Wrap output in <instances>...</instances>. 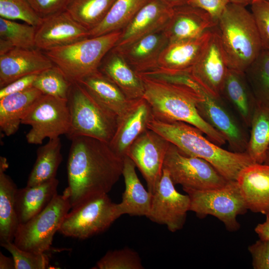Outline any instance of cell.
Masks as SVG:
<instances>
[{
    "mask_svg": "<svg viewBox=\"0 0 269 269\" xmlns=\"http://www.w3.org/2000/svg\"><path fill=\"white\" fill-rule=\"evenodd\" d=\"M217 25L207 12L187 3L173 8L163 30L171 43L197 38Z\"/></svg>",
    "mask_w": 269,
    "mask_h": 269,
    "instance_id": "cell-19",
    "label": "cell"
},
{
    "mask_svg": "<svg viewBox=\"0 0 269 269\" xmlns=\"http://www.w3.org/2000/svg\"><path fill=\"white\" fill-rule=\"evenodd\" d=\"M71 0H28L41 18L65 10Z\"/></svg>",
    "mask_w": 269,
    "mask_h": 269,
    "instance_id": "cell-42",
    "label": "cell"
},
{
    "mask_svg": "<svg viewBox=\"0 0 269 269\" xmlns=\"http://www.w3.org/2000/svg\"><path fill=\"white\" fill-rule=\"evenodd\" d=\"M36 27L26 23L0 17V38L15 48H36Z\"/></svg>",
    "mask_w": 269,
    "mask_h": 269,
    "instance_id": "cell-37",
    "label": "cell"
},
{
    "mask_svg": "<svg viewBox=\"0 0 269 269\" xmlns=\"http://www.w3.org/2000/svg\"><path fill=\"white\" fill-rule=\"evenodd\" d=\"M254 269H269V241L260 239L250 246Z\"/></svg>",
    "mask_w": 269,
    "mask_h": 269,
    "instance_id": "cell-43",
    "label": "cell"
},
{
    "mask_svg": "<svg viewBox=\"0 0 269 269\" xmlns=\"http://www.w3.org/2000/svg\"><path fill=\"white\" fill-rule=\"evenodd\" d=\"M11 255L15 269H45L50 267L49 258L44 253H34L23 250L13 242L0 244Z\"/></svg>",
    "mask_w": 269,
    "mask_h": 269,
    "instance_id": "cell-40",
    "label": "cell"
},
{
    "mask_svg": "<svg viewBox=\"0 0 269 269\" xmlns=\"http://www.w3.org/2000/svg\"><path fill=\"white\" fill-rule=\"evenodd\" d=\"M172 8L159 0H149L122 30L114 49L123 48L139 38L163 30L173 13Z\"/></svg>",
    "mask_w": 269,
    "mask_h": 269,
    "instance_id": "cell-17",
    "label": "cell"
},
{
    "mask_svg": "<svg viewBox=\"0 0 269 269\" xmlns=\"http://www.w3.org/2000/svg\"><path fill=\"white\" fill-rule=\"evenodd\" d=\"M169 6L174 8L187 4L189 0H159Z\"/></svg>",
    "mask_w": 269,
    "mask_h": 269,
    "instance_id": "cell-49",
    "label": "cell"
},
{
    "mask_svg": "<svg viewBox=\"0 0 269 269\" xmlns=\"http://www.w3.org/2000/svg\"><path fill=\"white\" fill-rule=\"evenodd\" d=\"M250 128L246 152L255 163H263L269 147V107L257 103Z\"/></svg>",
    "mask_w": 269,
    "mask_h": 269,
    "instance_id": "cell-32",
    "label": "cell"
},
{
    "mask_svg": "<svg viewBox=\"0 0 269 269\" xmlns=\"http://www.w3.org/2000/svg\"><path fill=\"white\" fill-rule=\"evenodd\" d=\"M267 0L269 1V0Z\"/></svg>",
    "mask_w": 269,
    "mask_h": 269,
    "instance_id": "cell-53",
    "label": "cell"
},
{
    "mask_svg": "<svg viewBox=\"0 0 269 269\" xmlns=\"http://www.w3.org/2000/svg\"><path fill=\"white\" fill-rule=\"evenodd\" d=\"M0 16L9 20H21L36 28L43 19L28 0H0Z\"/></svg>",
    "mask_w": 269,
    "mask_h": 269,
    "instance_id": "cell-39",
    "label": "cell"
},
{
    "mask_svg": "<svg viewBox=\"0 0 269 269\" xmlns=\"http://www.w3.org/2000/svg\"><path fill=\"white\" fill-rule=\"evenodd\" d=\"M99 70L132 100L143 98L144 87L139 75L124 58L112 49L102 60Z\"/></svg>",
    "mask_w": 269,
    "mask_h": 269,
    "instance_id": "cell-26",
    "label": "cell"
},
{
    "mask_svg": "<svg viewBox=\"0 0 269 269\" xmlns=\"http://www.w3.org/2000/svg\"><path fill=\"white\" fill-rule=\"evenodd\" d=\"M72 83L63 71L54 64L37 75L33 87L43 95L67 100Z\"/></svg>",
    "mask_w": 269,
    "mask_h": 269,
    "instance_id": "cell-36",
    "label": "cell"
},
{
    "mask_svg": "<svg viewBox=\"0 0 269 269\" xmlns=\"http://www.w3.org/2000/svg\"><path fill=\"white\" fill-rule=\"evenodd\" d=\"M71 209L67 191L57 194L40 212L26 222L20 224L13 240L19 248L44 253L51 248L54 235Z\"/></svg>",
    "mask_w": 269,
    "mask_h": 269,
    "instance_id": "cell-7",
    "label": "cell"
},
{
    "mask_svg": "<svg viewBox=\"0 0 269 269\" xmlns=\"http://www.w3.org/2000/svg\"><path fill=\"white\" fill-rule=\"evenodd\" d=\"M168 172L163 168L160 180L152 194L150 209L146 216L151 221L166 225L171 232L181 230L190 211L188 194L178 192Z\"/></svg>",
    "mask_w": 269,
    "mask_h": 269,
    "instance_id": "cell-13",
    "label": "cell"
},
{
    "mask_svg": "<svg viewBox=\"0 0 269 269\" xmlns=\"http://www.w3.org/2000/svg\"><path fill=\"white\" fill-rule=\"evenodd\" d=\"M149 0H116L102 21L89 31V37L122 30Z\"/></svg>",
    "mask_w": 269,
    "mask_h": 269,
    "instance_id": "cell-33",
    "label": "cell"
},
{
    "mask_svg": "<svg viewBox=\"0 0 269 269\" xmlns=\"http://www.w3.org/2000/svg\"><path fill=\"white\" fill-rule=\"evenodd\" d=\"M236 181L248 209L269 214V165L251 164L241 171Z\"/></svg>",
    "mask_w": 269,
    "mask_h": 269,
    "instance_id": "cell-22",
    "label": "cell"
},
{
    "mask_svg": "<svg viewBox=\"0 0 269 269\" xmlns=\"http://www.w3.org/2000/svg\"><path fill=\"white\" fill-rule=\"evenodd\" d=\"M212 29L194 39L168 43L161 52L155 69L171 73L190 72L207 47Z\"/></svg>",
    "mask_w": 269,
    "mask_h": 269,
    "instance_id": "cell-20",
    "label": "cell"
},
{
    "mask_svg": "<svg viewBox=\"0 0 269 269\" xmlns=\"http://www.w3.org/2000/svg\"><path fill=\"white\" fill-rule=\"evenodd\" d=\"M67 173L69 199L73 208L94 197L108 194L119 180L124 158L108 143L88 136L71 139Z\"/></svg>",
    "mask_w": 269,
    "mask_h": 269,
    "instance_id": "cell-1",
    "label": "cell"
},
{
    "mask_svg": "<svg viewBox=\"0 0 269 269\" xmlns=\"http://www.w3.org/2000/svg\"><path fill=\"white\" fill-rule=\"evenodd\" d=\"M163 30L146 35L123 48L112 50L120 53L137 74L148 72L157 68L158 58L169 43Z\"/></svg>",
    "mask_w": 269,
    "mask_h": 269,
    "instance_id": "cell-23",
    "label": "cell"
},
{
    "mask_svg": "<svg viewBox=\"0 0 269 269\" xmlns=\"http://www.w3.org/2000/svg\"><path fill=\"white\" fill-rule=\"evenodd\" d=\"M229 3V0H189L188 4L205 11L218 22Z\"/></svg>",
    "mask_w": 269,
    "mask_h": 269,
    "instance_id": "cell-44",
    "label": "cell"
},
{
    "mask_svg": "<svg viewBox=\"0 0 269 269\" xmlns=\"http://www.w3.org/2000/svg\"><path fill=\"white\" fill-rule=\"evenodd\" d=\"M183 189L190 199V211L198 217L212 215L222 222L229 231L239 230L237 217L248 209L237 181H229L223 187L210 190Z\"/></svg>",
    "mask_w": 269,
    "mask_h": 269,
    "instance_id": "cell-8",
    "label": "cell"
},
{
    "mask_svg": "<svg viewBox=\"0 0 269 269\" xmlns=\"http://www.w3.org/2000/svg\"><path fill=\"white\" fill-rule=\"evenodd\" d=\"M244 73L257 103L269 107V50L263 48Z\"/></svg>",
    "mask_w": 269,
    "mask_h": 269,
    "instance_id": "cell-35",
    "label": "cell"
},
{
    "mask_svg": "<svg viewBox=\"0 0 269 269\" xmlns=\"http://www.w3.org/2000/svg\"><path fill=\"white\" fill-rule=\"evenodd\" d=\"M38 74H31L19 78L1 88L0 99L8 95L20 92L32 87Z\"/></svg>",
    "mask_w": 269,
    "mask_h": 269,
    "instance_id": "cell-45",
    "label": "cell"
},
{
    "mask_svg": "<svg viewBox=\"0 0 269 269\" xmlns=\"http://www.w3.org/2000/svg\"><path fill=\"white\" fill-rule=\"evenodd\" d=\"M255 231L260 239L269 241V215H266V221L258 224L255 228Z\"/></svg>",
    "mask_w": 269,
    "mask_h": 269,
    "instance_id": "cell-46",
    "label": "cell"
},
{
    "mask_svg": "<svg viewBox=\"0 0 269 269\" xmlns=\"http://www.w3.org/2000/svg\"><path fill=\"white\" fill-rule=\"evenodd\" d=\"M14 48L8 41L0 38V55L5 54Z\"/></svg>",
    "mask_w": 269,
    "mask_h": 269,
    "instance_id": "cell-48",
    "label": "cell"
},
{
    "mask_svg": "<svg viewBox=\"0 0 269 269\" xmlns=\"http://www.w3.org/2000/svg\"><path fill=\"white\" fill-rule=\"evenodd\" d=\"M0 269H15V263L12 257H7L0 252Z\"/></svg>",
    "mask_w": 269,
    "mask_h": 269,
    "instance_id": "cell-47",
    "label": "cell"
},
{
    "mask_svg": "<svg viewBox=\"0 0 269 269\" xmlns=\"http://www.w3.org/2000/svg\"><path fill=\"white\" fill-rule=\"evenodd\" d=\"M122 215L120 204L103 194L71 209L58 232L65 237L86 239L105 231Z\"/></svg>",
    "mask_w": 269,
    "mask_h": 269,
    "instance_id": "cell-9",
    "label": "cell"
},
{
    "mask_svg": "<svg viewBox=\"0 0 269 269\" xmlns=\"http://www.w3.org/2000/svg\"><path fill=\"white\" fill-rule=\"evenodd\" d=\"M77 82L100 104L118 118L122 116L135 100L128 99L121 89L99 70Z\"/></svg>",
    "mask_w": 269,
    "mask_h": 269,
    "instance_id": "cell-25",
    "label": "cell"
},
{
    "mask_svg": "<svg viewBox=\"0 0 269 269\" xmlns=\"http://www.w3.org/2000/svg\"><path fill=\"white\" fill-rule=\"evenodd\" d=\"M94 269H143L144 267L138 254L125 248L109 251L96 263Z\"/></svg>",
    "mask_w": 269,
    "mask_h": 269,
    "instance_id": "cell-38",
    "label": "cell"
},
{
    "mask_svg": "<svg viewBox=\"0 0 269 269\" xmlns=\"http://www.w3.org/2000/svg\"><path fill=\"white\" fill-rule=\"evenodd\" d=\"M6 158H0V243L13 242L19 223L17 216L15 196L17 188L5 171Z\"/></svg>",
    "mask_w": 269,
    "mask_h": 269,
    "instance_id": "cell-30",
    "label": "cell"
},
{
    "mask_svg": "<svg viewBox=\"0 0 269 269\" xmlns=\"http://www.w3.org/2000/svg\"><path fill=\"white\" fill-rule=\"evenodd\" d=\"M139 75L144 87L143 98L150 105L154 119L165 122H185L200 129L220 146L226 142L224 136L199 115L196 108L199 94L195 90Z\"/></svg>",
    "mask_w": 269,
    "mask_h": 269,
    "instance_id": "cell-3",
    "label": "cell"
},
{
    "mask_svg": "<svg viewBox=\"0 0 269 269\" xmlns=\"http://www.w3.org/2000/svg\"><path fill=\"white\" fill-rule=\"evenodd\" d=\"M265 164L269 165V147L267 150L266 157L264 160V163Z\"/></svg>",
    "mask_w": 269,
    "mask_h": 269,
    "instance_id": "cell-51",
    "label": "cell"
},
{
    "mask_svg": "<svg viewBox=\"0 0 269 269\" xmlns=\"http://www.w3.org/2000/svg\"><path fill=\"white\" fill-rule=\"evenodd\" d=\"M135 167L130 157L126 156L124 158L122 175L125 189L119 204L123 215L146 217L150 209L152 194L146 190L140 181Z\"/></svg>",
    "mask_w": 269,
    "mask_h": 269,
    "instance_id": "cell-27",
    "label": "cell"
},
{
    "mask_svg": "<svg viewBox=\"0 0 269 269\" xmlns=\"http://www.w3.org/2000/svg\"><path fill=\"white\" fill-rule=\"evenodd\" d=\"M173 183L182 188L205 190L221 188L227 180L209 162L182 153L170 142L163 163Z\"/></svg>",
    "mask_w": 269,
    "mask_h": 269,
    "instance_id": "cell-11",
    "label": "cell"
},
{
    "mask_svg": "<svg viewBox=\"0 0 269 269\" xmlns=\"http://www.w3.org/2000/svg\"><path fill=\"white\" fill-rule=\"evenodd\" d=\"M21 124L31 127L26 135L29 144H41L46 138L50 139L67 135L71 124L67 100L42 94Z\"/></svg>",
    "mask_w": 269,
    "mask_h": 269,
    "instance_id": "cell-10",
    "label": "cell"
},
{
    "mask_svg": "<svg viewBox=\"0 0 269 269\" xmlns=\"http://www.w3.org/2000/svg\"><path fill=\"white\" fill-rule=\"evenodd\" d=\"M260 0H251V4L253 2H256V1H260Z\"/></svg>",
    "mask_w": 269,
    "mask_h": 269,
    "instance_id": "cell-52",
    "label": "cell"
},
{
    "mask_svg": "<svg viewBox=\"0 0 269 269\" xmlns=\"http://www.w3.org/2000/svg\"><path fill=\"white\" fill-rule=\"evenodd\" d=\"M215 27L229 68L244 73L263 49L251 11L246 6L229 3Z\"/></svg>",
    "mask_w": 269,
    "mask_h": 269,
    "instance_id": "cell-4",
    "label": "cell"
},
{
    "mask_svg": "<svg viewBox=\"0 0 269 269\" xmlns=\"http://www.w3.org/2000/svg\"><path fill=\"white\" fill-rule=\"evenodd\" d=\"M89 37V30L66 10L43 18L36 28V47L46 51Z\"/></svg>",
    "mask_w": 269,
    "mask_h": 269,
    "instance_id": "cell-16",
    "label": "cell"
},
{
    "mask_svg": "<svg viewBox=\"0 0 269 269\" xmlns=\"http://www.w3.org/2000/svg\"><path fill=\"white\" fill-rule=\"evenodd\" d=\"M116 0H71L66 10L89 31L104 19Z\"/></svg>",
    "mask_w": 269,
    "mask_h": 269,
    "instance_id": "cell-34",
    "label": "cell"
},
{
    "mask_svg": "<svg viewBox=\"0 0 269 269\" xmlns=\"http://www.w3.org/2000/svg\"><path fill=\"white\" fill-rule=\"evenodd\" d=\"M147 128L164 137L182 153L206 160L228 181H236L245 167L255 163L246 152L227 150L206 138L200 129L185 122H165L153 117Z\"/></svg>",
    "mask_w": 269,
    "mask_h": 269,
    "instance_id": "cell-2",
    "label": "cell"
},
{
    "mask_svg": "<svg viewBox=\"0 0 269 269\" xmlns=\"http://www.w3.org/2000/svg\"><path fill=\"white\" fill-rule=\"evenodd\" d=\"M153 118L151 107L143 98L134 101L129 110L118 118L115 133L109 143L112 150L124 158L133 142L147 128Z\"/></svg>",
    "mask_w": 269,
    "mask_h": 269,
    "instance_id": "cell-18",
    "label": "cell"
},
{
    "mask_svg": "<svg viewBox=\"0 0 269 269\" xmlns=\"http://www.w3.org/2000/svg\"><path fill=\"white\" fill-rule=\"evenodd\" d=\"M230 3L246 6L250 4L251 0H229Z\"/></svg>",
    "mask_w": 269,
    "mask_h": 269,
    "instance_id": "cell-50",
    "label": "cell"
},
{
    "mask_svg": "<svg viewBox=\"0 0 269 269\" xmlns=\"http://www.w3.org/2000/svg\"><path fill=\"white\" fill-rule=\"evenodd\" d=\"M170 142L156 132L147 129L131 144L127 156L138 168L147 190L153 194L162 174L163 163Z\"/></svg>",
    "mask_w": 269,
    "mask_h": 269,
    "instance_id": "cell-14",
    "label": "cell"
},
{
    "mask_svg": "<svg viewBox=\"0 0 269 269\" xmlns=\"http://www.w3.org/2000/svg\"><path fill=\"white\" fill-rule=\"evenodd\" d=\"M228 60L215 27L209 43L190 74L194 80L211 95L221 98L229 70Z\"/></svg>",
    "mask_w": 269,
    "mask_h": 269,
    "instance_id": "cell-15",
    "label": "cell"
},
{
    "mask_svg": "<svg viewBox=\"0 0 269 269\" xmlns=\"http://www.w3.org/2000/svg\"><path fill=\"white\" fill-rule=\"evenodd\" d=\"M121 33L122 30H119L89 37L44 53L71 82H78L99 70L104 58L115 46Z\"/></svg>",
    "mask_w": 269,
    "mask_h": 269,
    "instance_id": "cell-5",
    "label": "cell"
},
{
    "mask_svg": "<svg viewBox=\"0 0 269 269\" xmlns=\"http://www.w3.org/2000/svg\"><path fill=\"white\" fill-rule=\"evenodd\" d=\"M251 6L263 48L269 50V1H257L252 3Z\"/></svg>",
    "mask_w": 269,
    "mask_h": 269,
    "instance_id": "cell-41",
    "label": "cell"
},
{
    "mask_svg": "<svg viewBox=\"0 0 269 269\" xmlns=\"http://www.w3.org/2000/svg\"><path fill=\"white\" fill-rule=\"evenodd\" d=\"M196 108L200 117L221 133L230 150L246 152L249 138L247 128L221 98L215 97L199 86Z\"/></svg>",
    "mask_w": 269,
    "mask_h": 269,
    "instance_id": "cell-12",
    "label": "cell"
},
{
    "mask_svg": "<svg viewBox=\"0 0 269 269\" xmlns=\"http://www.w3.org/2000/svg\"><path fill=\"white\" fill-rule=\"evenodd\" d=\"M53 65L46 54L37 48H14L0 55V88L19 78L39 74Z\"/></svg>",
    "mask_w": 269,
    "mask_h": 269,
    "instance_id": "cell-21",
    "label": "cell"
},
{
    "mask_svg": "<svg viewBox=\"0 0 269 269\" xmlns=\"http://www.w3.org/2000/svg\"><path fill=\"white\" fill-rule=\"evenodd\" d=\"M221 98L227 103L244 125L250 128L257 102L244 73L229 69Z\"/></svg>",
    "mask_w": 269,
    "mask_h": 269,
    "instance_id": "cell-24",
    "label": "cell"
},
{
    "mask_svg": "<svg viewBox=\"0 0 269 269\" xmlns=\"http://www.w3.org/2000/svg\"><path fill=\"white\" fill-rule=\"evenodd\" d=\"M43 94L32 87L0 99V129L7 136L18 130L22 119Z\"/></svg>",
    "mask_w": 269,
    "mask_h": 269,
    "instance_id": "cell-29",
    "label": "cell"
},
{
    "mask_svg": "<svg viewBox=\"0 0 269 269\" xmlns=\"http://www.w3.org/2000/svg\"><path fill=\"white\" fill-rule=\"evenodd\" d=\"M71 124L66 135L71 140L88 136L109 143L118 117L97 101L79 83L72 82L67 99Z\"/></svg>",
    "mask_w": 269,
    "mask_h": 269,
    "instance_id": "cell-6",
    "label": "cell"
},
{
    "mask_svg": "<svg viewBox=\"0 0 269 269\" xmlns=\"http://www.w3.org/2000/svg\"><path fill=\"white\" fill-rule=\"evenodd\" d=\"M60 137L49 140L39 147L36 159L29 175L26 186H32L56 178L58 168L62 161Z\"/></svg>",
    "mask_w": 269,
    "mask_h": 269,
    "instance_id": "cell-31",
    "label": "cell"
},
{
    "mask_svg": "<svg viewBox=\"0 0 269 269\" xmlns=\"http://www.w3.org/2000/svg\"><path fill=\"white\" fill-rule=\"evenodd\" d=\"M268 215V214H267Z\"/></svg>",
    "mask_w": 269,
    "mask_h": 269,
    "instance_id": "cell-54",
    "label": "cell"
},
{
    "mask_svg": "<svg viewBox=\"0 0 269 269\" xmlns=\"http://www.w3.org/2000/svg\"><path fill=\"white\" fill-rule=\"evenodd\" d=\"M59 181L56 178L32 186L18 189L15 196V210L20 224L43 210L58 194Z\"/></svg>",
    "mask_w": 269,
    "mask_h": 269,
    "instance_id": "cell-28",
    "label": "cell"
}]
</instances>
